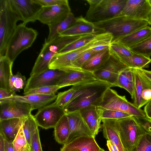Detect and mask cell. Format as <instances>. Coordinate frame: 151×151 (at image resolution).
Instances as JSON below:
<instances>
[{"label": "cell", "instance_id": "8d00e7d4", "mask_svg": "<svg viewBox=\"0 0 151 151\" xmlns=\"http://www.w3.org/2000/svg\"><path fill=\"white\" fill-rule=\"evenodd\" d=\"M13 144L14 151H30V147L25 137L22 126L13 140Z\"/></svg>", "mask_w": 151, "mask_h": 151}, {"label": "cell", "instance_id": "60d3db41", "mask_svg": "<svg viewBox=\"0 0 151 151\" xmlns=\"http://www.w3.org/2000/svg\"><path fill=\"white\" fill-rule=\"evenodd\" d=\"M96 52L91 49L83 54L73 62L70 70H83V65Z\"/></svg>", "mask_w": 151, "mask_h": 151}, {"label": "cell", "instance_id": "7402d4cb", "mask_svg": "<svg viewBox=\"0 0 151 151\" xmlns=\"http://www.w3.org/2000/svg\"><path fill=\"white\" fill-rule=\"evenodd\" d=\"M117 119H103L101 125L104 138L109 141L117 147L119 151H126L124 148L119 135L117 127Z\"/></svg>", "mask_w": 151, "mask_h": 151}, {"label": "cell", "instance_id": "3957f363", "mask_svg": "<svg viewBox=\"0 0 151 151\" xmlns=\"http://www.w3.org/2000/svg\"><path fill=\"white\" fill-rule=\"evenodd\" d=\"M112 37L110 34L105 32L99 34L91 41L82 47L55 55L49 65V68L65 71L70 70L73 62L81 55L100 44L112 42Z\"/></svg>", "mask_w": 151, "mask_h": 151}, {"label": "cell", "instance_id": "9c48e42d", "mask_svg": "<svg viewBox=\"0 0 151 151\" xmlns=\"http://www.w3.org/2000/svg\"><path fill=\"white\" fill-rule=\"evenodd\" d=\"M99 106L128 113L136 117L147 118L144 110L129 102L125 96L119 95L114 90L108 88L105 91Z\"/></svg>", "mask_w": 151, "mask_h": 151}, {"label": "cell", "instance_id": "816d5d0a", "mask_svg": "<svg viewBox=\"0 0 151 151\" xmlns=\"http://www.w3.org/2000/svg\"><path fill=\"white\" fill-rule=\"evenodd\" d=\"M138 69L142 74L151 83V71L147 70L143 68Z\"/></svg>", "mask_w": 151, "mask_h": 151}, {"label": "cell", "instance_id": "52a82bcc", "mask_svg": "<svg viewBox=\"0 0 151 151\" xmlns=\"http://www.w3.org/2000/svg\"><path fill=\"white\" fill-rule=\"evenodd\" d=\"M80 37H60L49 42L45 41L30 73V76L48 69L53 57L58 53L65 45Z\"/></svg>", "mask_w": 151, "mask_h": 151}, {"label": "cell", "instance_id": "8fae6325", "mask_svg": "<svg viewBox=\"0 0 151 151\" xmlns=\"http://www.w3.org/2000/svg\"><path fill=\"white\" fill-rule=\"evenodd\" d=\"M128 67L111 53L109 59L104 65L93 73L98 80L108 83L113 86L118 87L119 73Z\"/></svg>", "mask_w": 151, "mask_h": 151}, {"label": "cell", "instance_id": "ac0fdd59", "mask_svg": "<svg viewBox=\"0 0 151 151\" xmlns=\"http://www.w3.org/2000/svg\"><path fill=\"white\" fill-rule=\"evenodd\" d=\"M101 29L87 20L82 16L76 18L75 22L69 28L59 34L60 37L81 36L90 34L104 33Z\"/></svg>", "mask_w": 151, "mask_h": 151}, {"label": "cell", "instance_id": "e575fe53", "mask_svg": "<svg viewBox=\"0 0 151 151\" xmlns=\"http://www.w3.org/2000/svg\"><path fill=\"white\" fill-rule=\"evenodd\" d=\"M75 91V88L73 86L68 90L58 93L55 102L52 104L64 109L71 100Z\"/></svg>", "mask_w": 151, "mask_h": 151}, {"label": "cell", "instance_id": "836d02e7", "mask_svg": "<svg viewBox=\"0 0 151 151\" xmlns=\"http://www.w3.org/2000/svg\"><path fill=\"white\" fill-rule=\"evenodd\" d=\"M98 112L101 118L119 119L132 116L128 113L115 110L104 109L100 106L96 107Z\"/></svg>", "mask_w": 151, "mask_h": 151}, {"label": "cell", "instance_id": "83f0119b", "mask_svg": "<svg viewBox=\"0 0 151 151\" xmlns=\"http://www.w3.org/2000/svg\"><path fill=\"white\" fill-rule=\"evenodd\" d=\"M111 53L118 58L129 68L142 69L151 62V59L143 55L133 53L129 56H119L110 52Z\"/></svg>", "mask_w": 151, "mask_h": 151}, {"label": "cell", "instance_id": "9a60e30c", "mask_svg": "<svg viewBox=\"0 0 151 151\" xmlns=\"http://www.w3.org/2000/svg\"><path fill=\"white\" fill-rule=\"evenodd\" d=\"M151 12L150 0H127L119 15L147 22Z\"/></svg>", "mask_w": 151, "mask_h": 151}, {"label": "cell", "instance_id": "b9f144b4", "mask_svg": "<svg viewBox=\"0 0 151 151\" xmlns=\"http://www.w3.org/2000/svg\"><path fill=\"white\" fill-rule=\"evenodd\" d=\"M109 48L111 52L121 57L129 56L133 53L129 49L117 42L111 43Z\"/></svg>", "mask_w": 151, "mask_h": 151}, {"label": "cell", "instance_id": "4fadbf2b", "mask_svg": "<svg viewBox=\"0 0 151 151\" xmlns=\"http://www.w3.org/2000/svg\"><path fill=\"white\" fill-rule=\"evenodd\" d=\"M66 72L63 70L48 68L30 76L27 81L24 92L29 89L42 86L57 85Z\"/></svg>", "mask_w": 151, "mask_h": 151}, {"label": "cell", "instance_id": "2e32d148", "mask_svg": "<svg viewBox=\"0 0 151 151\" xmlns=\"http://www.w3.org/2000/svg\"><path fill=\"white\" fill-rule=\"evenodd\" d=\"M71 12L69 2L60 5L43 6L37 20L48 25L63 20Z\"/></svg>", "mask_w": 151, "mask_h": 151}, {"label": "cell", "instance_id": "bcb514c9", "mask_svg": "<svg viewBox=\"0 0 151 151\" xmlns=\"http://www.w3.org/2000/svg\"><path fill=\"white\" fill-rule=\"evenodd\" d=\"M42 6L60 5L67 3L68 0H36Z\"/></svg>", "mask_w": 151, "mask_h": 151}, {"label": "cell", "instance_id": "6f0895ef", "mask_svg": "<svg viewBox=\"0 0 151 151\" xmlns=\"http://www.w3.org/2000/svg\"><path fill=\"white\" fill-rule=\"evenodd\" d=\"M150 0V1L151 2V0Z\"/></svg>", "mask_w": 151, "mask_h": 151}, {"label": "cell", "instance_id": "db71d44e", "mask_svg": "<svg viewBox=\"0 0 151 151\" xmlns=\"http://www.w3.org/2000/svg\"><path fill=\"white\" fill-rule=\"evenodd\" d=\"M4 138L2 134L0 133V151H4Z\"/></svg>", "mask_w": 151, "mask_h": 151}, {"label": "cell", "instance_id": "d6986e66", "mask_svg": "<svg viewBox=\"0 0 151 151\" xmlns=\"http://www.w3.org/2000/svg\"><path fill=\"white\" fill-rule=\"evenodd\" d=\"M57 95L31 94L21 96L16 94L12 96L0 100V101L11 100L22 102L29 104L33 110L39 109L55 100Z\"/></svg>", "mask_w": 151, "mask_h": 151}, {"label": "cell", "instance_id": "44dd1931", "mask_svg": "<svg viewBox=\"0 0 151 151\" xmlns=\"http://www.w3.org/2000/svg\"><path fill=\"white\" fill-rule=\"evenodd\" d=\"M100 148L95 138L83 136L76 138L63 145L60 151H99Z\"/></svg>", "mask_w": 151, "mask_h": 151}, {"label": "cell", "instance_id": "ee69618b", "mask_svg": "<svg viewBox=\"0 0 151 151\" xmlns=\"http://www.w3.org/2000/svg\"><path fill=\"white\" fill-rule=\"evenodd\" d=\"M132 151H151V135L147 132L143 135Z\"/></svg>", "mask_w": 151, "mask_h": 151}, {"label": "cell", "instance_id": "277c9868", "mask_svg": "<svg viewBox=\"0 0 151 151\" xmlns=\"http://www.w3.org/2000/svg\"><path fill=\"white\" fill-rule=\"evenodd\" d=\"M127 0H86L89 7L85 18L93 23L106 20L119 15Z\"/></svg>", "mask_w": 151, "mask_h": 151}, {"label": "cell", "instance_id": "f35d334b", "mask_svg": "<svg viewBox=\"0 0 151 151\" xmlns=\"http://www.w3.org/2000/svg\"><path fill=\"white\" fill-rule=\"evenodd\" d=\"M63 87L58 85L46 86L28 90L24 92V95L31 94L42 95L55 94L59 89Z\"/></svg>", "mask_w": 151, "mask_h": 151}, {"label": "cell", "instance_id": "30bf717a", "mask_svg": "<svg viewBox=\"0 0 151 151\" xmlns=\"http://www.w3.org/2000/svg\"><path fill=\"white\" fill-rule=\"evenodd\" d=\"M12 10L26 24L37 20L42 6L36 0H8Z\"/></svg>", "mask_w": 151, "mask_h": 151}, {"label": "cell", "instance_id": "4316f807", "mask_svg": "<svg viewBox=\"0 0 151 151\" xmlns=\"http://www.w3.org/2000/svg\"><path fill=\"white\" fill-rule=\"evenodd\" d=\"M13 63L5 55L0 57V88L12 91L10 81Z\"/></svg>", "mask_w": 151, "mask_h": 151}, {"label": "cell", "instance_id": "f5cc1de1", "mask_svg": "<svg viewBox=\"0 0 151 151\" xmlns=\"http://www.w3.org/2000/svg\"><path fill=\"white\" fill-rule=\"evenodd\" d=\"M106 145L109 151H119L116 147L108 140H107Z\"/></svg>", "mask_w": 151, "mask_h": 151}, {"label": "cell", "instance_id": "11a10c76", "mask_svg": "<svg viewBox=\"0 0 151 151\" xmlns=\"http://www.w3.org/2000/svg\"><path fill=\"white\" fill-rule=\"evenodd\" d=\"M147 22L148 23L149 25H150L151 26V12L149 15Z\"/></svg>", "mask_w": 151, "mask_h": 151}, {"label": "cell", "instance_id": "1f68e13d", "mask_svg": "<svg viewBox=\"0 0 151 151\" xmlns=\"http://www.w3.org/2000/svg\"><path fill=\"white\" fill-rule=\"evenodd\" d=\"M38 126L34 116L31 114L25 118L22 125V127L30 147L32 137L38 129Z\"/></svg>", "mask_w": 151, "mask_h": 151}, {"label": "cell", "instance_id": "484cf974", "mask_svg": "<svg viewBox=\"0 0 151 151\" xmlns=\"http://www.w3.org/2000/svg\"><path fill=\"white\" fill-rule=\"evenodd\" d=\"M76 18L71 12L63 20L58 22L48 25L49 32L45 41L49 42L59 37V34L66 30L75 22Z\"/></svg>", "mask_w": 151, "mask_h": 151}, {"label": "cell", "instance_id": "4dcf8cb0", "mask_svg": "<svg viewBox=\"0 0 151 151\" xmlns=\"http://www.w3.org/2000/svg\"><path fill=\"white\" fill-rule=\"evenodd\" d=\"M99 34H93L81 36L65 45L60 50L58 53H65L82 47L89 43Z\"/></svg>", "mask_w": 151, "mask_h": 151}, {"label": "cell", "instance_id": "f1b7e54d", "mask_svg": "<svg viewBox=\"0 0 151 151\" xmlns=\"http://www.w3.org/2000/svg\"><path fill=\"white\" fill-rule=\"evenodd\" d=\"M134 83L133 68L128 67L120 73L118 78V87L127 91L132 99L134 97Z\"/></svg>", "mask_w": 151, "mask_h": 151}, {"label": "cell", "instance_id": "ffe728a7", "mask_svg": "<svg viewBox=\"0 0 151 151\" xmlns=\"http://www.w3.org/2000/svg\"><path fill=\"white\" fill-rule=\"evenodd\" d=\"M97 80L93 73L83 70H71L66 71L57 85L64 87Z\"/></svg>", "mask_w": 151, "mask_h": 151}, {"label": "cell", "instance_id": "f6af8a7d", "mask_svg": "<svg viewBox=\"0 0 151 151\" xmlns=\"http://www.w3.org/2000/svg\"><path fill=\"white\" fill-rule=\"evenodd\" d=\"M30 151H43L40 142L38 128L32 137Z\"/></svg>", "mask_w": 151, "mask_h": 151}, {"label": "cell", "instance_id": "f546056e", "mask_svg": "<svg viewBox=\"0 0 151 151\" xmlns=\"http://www.w3.org/2000/svg\"><path fill=\"white\" fill-rule=\"evenodd\" d=\"M55 139L58 143L65 144L70 132L68 121L65 114L60 119L54 128Z\"/></svg>", "mask_w": 151, "mask_h": 151}, {"label": "cell", "instance_id": "74e56055", "mask_svg": "<svg viewBox=\"0 0 151 151\" xmlns=\"http://www.w3.org/2000/svg\"><path fill=\"white\" fill-rule=\"evenodd\" d=\"M26 78L19 72L12 75L10 81V85L12 91L16 93L25 87L26 84Z\"/></svg>", "mask_w": 151, "mask_h": 151}, {"label": "cell", "instance_id": "f907efd6", "mask_svg": "<svg viewBox=\"0 0 151 151\" xmlns=\"http://www.w3.org/2000/svg\"><path fill=\"white\" fill-rule=\"evenodd\" d=\"M144 111L147 118L151 120V100L145 106Z\"/></svg>", "mask_w": 151, "mask_h": 151}, {"label": "cell", "instance_id": "681fc988", "mask_svg": "<svg viewBox=\"0 0 151 151\" xmlns=\"http://www.w3.org/2000/svg\"><path fill=\"white\" fill-rule=\"evenodd\" d=\"M12 140H7L4 139V151H14Z\"/></svg>", "mask_w": 151, "mask_h": 151}, {"label": "cell", "instance_id": "d590c367", "mask_svg": "<svg viewBox=\"0 0 151 151\" xmlns=\"http://www.w3.org/2000/svg\"><path fill=\"white\" fill-rule=\"evenodd\" d=\"M129 49L133 53L150 58L151 56V35L144 40Z\"/></svg>", "mask_w": 151, "mask_h": 151}, {"label": "cell", "instance_id": "5bb4252c", "mask_svg": "<svg viewBox=\"0 0 151 151\" xmlns=\"http://www.w3.org/2000/svg\"><path fill=\"white\" fill-rule=\"evenodd\" d=\"M0 121L13 118L26 117L33 110L29 104L20 101L6 100L0 101Z\"/></svg>", "mask_w": 151, "mask_h": 151}, {"label": "cell", "instance_id": "7a4b0ae2", "mask_svg": "<svg viewBox=\"0 0 151 151\" xmlns=\"http://www.w3.org/2000/svg\"><path fill=\"white\" fill-rule=\"evenodd\" d=\"M93 23L104 32L111 34L112 37L111 42L149 25L147 21L137 20L120 15Z\"/></svg>", "mask_w": 151, "mask_h": 151}, {"label": "cell", "instance_id": "5b68a950", "mask_svg": "<svg viewBox=\"0 0 151 151\" xmlns=\"http://www.w3.org/2000/svg\"><path fill=\"white\" fill-rule=\"evenodd\" d=\"M23 23L17 25L7 45L6 56L13 62L23 51L30 47L38 34L37 31Z\"/></svg>", "mask_w": 151, "mask_h": 151}, {"label": "cell", "instance_id": "7bdbcfd3", "mask_svg": "<svg viewBox=\"0 0 151 151\" xmlns=\"http://www.w3.org/2000/svg\"><path fill=\"white\" fill-rule=\"evenodd\" d=\"M79 110L84 121L89 128L91 121L98 114L96 107L90 106Z\"/></svg>", "mask_w": 151, "mask_h": 151}, {"label": "cell", "instance_id": "7dc6e473", "mask_svg": "<svg viewBox=\"0 0 151 151\" xmlns=\"http://www.w3.org/2000/svg\"><path fill=\"white\" fill-rule=\"evenodd\" d=\"M136 118L147 132L151 135V120L147 118L143 119Z\"/></svg>", "mask_w": 151, "mask_h": 151}, {"label": "cell", "instance_id": "9f6ffc18", "mask_svg": "<svg viewBox=\"0 0 151 151\" xmlns=\"http://www.w3.org/2000/svg\"><path fill=\"white\" fill-rule=\"evenodd\" d=\"M99 151H105L104 149L101 148Z\"/></svg>", "mask_w": 151, "mask_h": 151}, {"label": "cell", "instance_id": "ab89813d", "mask_svg": "<svg viewBox=\"0 0 151 151\" xmlns=\"http://www.w3.org/2000/svg\"><path fill=\"white\" fill-rule=\"evenodd\" d=\"M141 74L142 88L141 94L140 108L151 100V83Z\"/></svg>", "mask_w": 151, "mask_h": 151}, {"label": "cell", "instance_id": "ba28073f", "mask_svg": "<svg viewBox=\"0 0 151 151\" xmlns=\"http://www.w3.org/2000/svg\"><path fill=\"white\" fill-rule=\"evenodd\" d=\"M20 20L8 0H0V57L5 55L7 45Z\"/></svg>", "mask_w": 151, "mask_h": 151}, {"label": "cell", "instance_id": "d6a6232c", "mask_svg": "<svg viewBox=\"0 0 151 151\" xmlns=\"http://www.w3.org/2000/svg\"><path fill=\"white\" fill-rule=\"evenodd\" d=\"M133 69L134 75V104L138 108L140 109L141 94L142 88V74L138 69Z\"/></svg>", "mask_w": 151, "mask_h": 151}, {"label": "cell", "instance_id": "e0dca14e", "mask_svg": "<svg viewBox=\"0 0 151 151\" xmlns=\"http://www.w3.org/2000/svg\"><path fill=\"white\" fill-rule=\"evenodd\" d=\"M66 114L68 121L70 132L65 144L75 138L80 137L88 136L93 137L79 110L68 112L66 113Z\"/></svg>", "mask_w": 151, "mask_h": 151}, {"label": "cell", "instance_id": "7c38bea8", "mask_svg": "<svg viewBox=\"0 0 151 151\" xmlns=\"http://www.w3.org/2000/svg\"><path fill=\"white\" fill-rule=\"evenodd\" d=\"M65 114L64 109L52 103L39 109L34 117L38 126L48 129L54 128Z\"/></svg>", "mask_w": 151, "mask_h": 151}, {"label": "cell", "instance_id": "cb8c5ba5", "mask_svg": "<svg viewBox=\"0 0 151 151\" xmlns=\"http://www.w3.org/2000/svg\"><path fill=\"white\" fill-rule=\"evenodd\" d=\"M151 35V27L149 25L123 37L114 42H118L129 49L143 41Z\"/></svg>", "mask_w": 151, "mask_h": 151}, {"label": "cell", "instance_id": "c3c4849f", "mask_svg": "<svg viewBox=\"0 0 151 151\" xmlns=\"http://www.w3.org/2000/svg\"><path fill=\"white\" fill-rule=\"evenodd\" d=\"M16 94L12 91H9L7 90L0 88V100L9 97Z\"/></svg>", "mask_w": 151, "mask_h": 151}, {"label": "cell", "instance_id": "603a6c76", "mask_svg": "<svg viewBox=\"0 0 151 151\" xmlns=\"http://www.w3.org/2000/svg\"><path fill=\"white\" fill-rule=\"evenodd\" d=\"M26 117L13 118L0 121V133L7 140H13Z\"/></svg>", "mask_w": 151, "mask_h": 151}, {"label": "cell", "instance_id": "d4e9b609", "mask_svg": "<svg viewBox=\"0 0 151 151\" xmlns=\"http://www.w3.org/2000/svg\"><path fill=\"white\" fill-rule=\"evenodd\" d=\"M110 55L109 47L96 52L83 65L82 69L93 73L104 65Z\"/></svg>", "mask_w": 151, "mask_h": 151}, {"label": "cell", "instance_id": "6da1fadb", "mask_svg": "<svg viewBox=\"0 0 151 151\" xmlns=\"http://www.w3.org/2000/svg\"><path fill=\"white\" fill-rule=\"evenodd\" d=\"M75 91L70 103L64 108L66 113L91 106H99L107 89L113 87L106 82L98 80L73 86Z\"/></svg>", "mask_w": 151, "mask_h": 151}, {"label": "cell", "instance_id": "8992f818", "mask_svg": "<svg viewBox=\"0 0 151 151\" xmlns=\"http://www.w3.org/2000/svg\"><path fill=\"white\" fill-rule=\"evenodd\" d=\"M116 127L126 151H132L142 136L147 133L137 119L132 116L117 120Z\"/></svg>", "mask_w": 151, "mask_h": 151}]
</instances>
